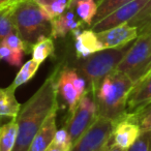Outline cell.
<instances>
[{
	"label": "cell",
	"instance_id": "24",
	"mask_svg": "<svg viewBox=\"0 0 151 151\" xmlns=\"http://www.w3.org/2000/svg\"><path fill=\"white\" fill-rule=\"evenodd\" d=\"M69 0H55L53 2L49 3L46 5H40L44 13L48 17L50 21L57 18L58 16L62 15L65 12V9H68Z\"/></svg>",
	"mask_w": 151,
	"mask_h": 151
},
{
	"label": "cell",
	"instance_id": "30",
	"mask_svg": "<svg viewBox=\"0 0 151 151\" xmlns=\"http://www.w3.org/2000/svg\"><path fill=\"white\" fill-rule=\"evenodd\" d=\"M70 147H66V146H62V145H59L57 143H55L53 141V143L50 145L48 149L46 151H70Z\"/></svg>",
	"mask_w": 151,
	"mask_h": 151
},
{
	"label": "cell",
	"instance_id": "9",
	"mask_svg": "<svg viewBox=\"0 0 151 151\" xmlns=\"http://www.w3.org/2000/svg\"><path fill=\"white\" fill-rule=\"evenodd\" d=\"M147 2L148 0H132L129 3L114 11L101 21L92 24L90 28L95 32H101L122 24L129 23L140 13Z\"/></svg>",
	"mask_w": 151,
	"mask_h": 151
},
{
	"label": "cell",
	"instance_id": "31",
	"mask_svg": "<svg viewBox=\"0 0 151 151\" xmlns=\"http://www.w3.org/2000/svg\"><path fill=\"white\" fill-rule=\"evenodd\" d=\"M149 31H151V19L148 21V23H146L143 27H141L139 29V34L144 33V32H149Z\"/></svg>",
	"mask_w": 151,
	"mask_h": 151
},
{
	"label": "cell",
	"instance_id": "15",
	"mask_svg": "<svg viewBox=\"0 0 151 151\" xmlns=\"http://www.w3.org/2000/svg\"><path fill=\"white\" fill-rule=\"evenodd\" d=\"M81 22L76 19V15L68 11L51 21V35L53 38L64 37L66 34L81 26Z\"/></svg>",
	"mask_w": 151,
	"mask_h": 151
},
{
	"label": "cell",
	"instance_id": "7",
	"mask_svg": "<svg viewBox=\"0 0 151 151\" xmlns=\"http://www.w3.org/2000/svg\"><path fill=\"white\" fill-rule=\"evenodd\" d=\"M99 117L97 106L92 95L87 91L77 107L70 113L64 128L67 130L73 143L78 140Z\"/></svg>",
	"mask_w": 151,
	"mask_h": 151
},
{
	"label": "cell",
	"instance_id": "12",
	"mask_svg": "<svg viewBox=\"0 0 151 151\" xmlns=\"http://www.w3.org/2000/svg\"><path fill=\"white\" fill-rule=\"evenodd\" d=\"M57 110L58 109L53 110L50 113V115L46 118L44 123L38 129L37 134L34 137L32 143L30 144L28 151H46L53 143L55 134L57 132Z\"/></svg>",
	"mask_w": 151,
	"mask_h": 151
},
{
	"label": "cell",
	"instance_id": "28",
	"mask_svg": "<svg viewBox=\"0 0 151 151\" xmlns=\"http://www.w3.org/2000/svg\"><path fill=\"white\" fill-rule=\"evenodd\" d=\"M151 19V0H148V2L145 4V6L141 9V12L129 22L128 24L134 25L136 27H138V30L141 27L145 25L146 23H148V21Z\"/></svg>",
	"mask_w": 151,
	"mask_h": 151
},
{
	"label": "cell",
	"instance_id": "27",
	"mask_svg": "<svg viewBox=\"0 0 151 151\" xmlns=\"http://www.w3.org/2000/svg\"><path fill=\"white\" fill-rule=\"evenodd\" d=\"M2 44H4L5 46L13 49V50L22 53H26L28 51V49H29V46L22 40L21 36L18 34V32H15V33H12L9 35H7L2 40Z\"/></svg>",
	"mask_w": 151,
	"mask_h": 151
},
{
	"label": "cell",
	"instance_id": "2",
	"mask_svg": "<svg viewBox=\"0 0 151 151\" xmlns=\"http://www.w3.org/2000/svg\"><path fill=\"white\" fill-rule=\"evenodd\" d=\"M134 83L123 73L113 71L101 83L94 96L97 114L117 122L127 113V99Z\"/></svg>",
	"mask_w": 151,
	"mask_h": 151
},
{
	"label": "cell",
	"instance_id": "6",
	"mask_svg": "<svg viewBox=\"0 0 151 151\" xmlns=\"http://www.w3.org/2000/svg\"><path fill=\"white\" fill-rule=\"evenodd\" d=\"M116 122L99 116L92 125L73 143L70 151H107L113 144Z\"/></svg>",
	"mask_w": 151,
	"mask_h": 151
},
{
	"label": "cell",
	"instance_id": "26",
	"mask_svg": "<svg viewBox=\"0 0 151 151\" xmlns=\"http://www.w3.org/2000/svg\"><path fill=\"white\" fill-rule=\"evenodd\" d=\"M125 151H151V130L141 132L136 141Z\"/></svg>",
	"mask_w": 151,
	"mask_h": 151
},
{
	"label": "cell",
	"instance_id": "13",
	"mask_svg": "<svg viewBox=\"0 0 151 151\" xmlns=\"http://www.w3.org/2000/svg\"><path fill=\"white\" fill-rule=\"evenodd\" d=\"M141 134V129L132 119L127 116V113L115 124L113 132V144L127 149Z\"/></svg>",
	"mask_w": 151,
	"mask_h": 151
},
{
	"label": "cell",
	"instance_id": "29",
	"mask_svg": "<svg viewBox=\"0 0 151 151\" xmlns=\"http://www.w3.org/2000/svg\"><path fill=\"white\" fill-rule=\"evenodd\" d=\"M54 142L59 145H62V146L70 147V148L73 145L70 136H69V134L67 132V130L65 129V128L57 130L56 134H55V138H54Z\"/></svg>",
	"mask_w": 151,
	"mask_h": 151
},
{
	"label": "cell",
	"instance_id": "1",
	"mask_svg": "<svg viewBox=\"0 0 151 151\" xmlns=\"http://www.w3.org/2000/svg\"><path fill=\"white\" fill-rule=\"evenodd\" d=\"M57 75L58 70L51 73L38 90L21 107L16 118L18 137L14 151H28L30 144L46 118L53 110L58 109Z\"/></svg>",
	"mask_w": 151,
	"mask_h": 151
},
{
	"label": "cell",
	"instance_id": "23",
	"mask_svg": "<svg viewBox=\"0 0 151 151\" xmlns=\"http://www.w3.org/2000/svg\"><path fill=\"white\" fill-rule=\"evenodd\" d=\"M130 1H132V0H101L97 3V12L92 24L101 21V19L109 16L114 11L127 4Z\"/></svg>",
	"mask_w": 151,
	"mask_h": 151
},
{
	"label": "cell",
	"instance_id": "19",
	"mask_svg": "<svg viewBox=\"0 0 151 151\" xmlns=\"http://www.w3.org/2000/svg\"><path fill=\"white\" fill-rule=\"evenodd\" d=\"M14 5L6 4L0 6V42L7 35L17 32L14 22Z\"/></svg>",
	"mask_w": 151,
	"mask_h": 151
},
{
	"label": "cell",
	"instance_id": "14",
	"mask_svg": "<svg viewBox=\"0 0 151 151\" xmlns=\"http://www.w3.org/2000/svg\"><path fill=\"white\" fill-rule=\"evenodd\" d=\"M149 103H151V71L134 85L127 99V112Z\"/></svg>",
	"mask_w": 151,
	"mask_h": 151
},
{
	"label": "cell",
	"instance_id": "11",
	"mask_svg": "<svg viewBox=\"0 0 151 151\" xmlns=\"http://www.w3.org/2000/svg\"><path fill=\"white\" fill-rule=\"evenodd\" d=\"M75 36V49L78 58H86L90 55L105 50L103 44L99 40V36L92 29L80 30L76 29L73 31Z\"/></svg>",
	"mask_w": 151,
	"mask_h": 151
},
{
	"label": "cell",
	"instance_id": "33",
	"mask_svg": "<svg viewBox=\"0 0 151 151\" xmlns=\"http://www.w3.org/2000/svg\"><path fill=\"white\" fill-rule=\"evenodd\" d=\"M36 3H38L40 5H46V4H49V3L53 2L55 0H34ZM70 1V0H69Z\"/></svg>",
	"mask_w": 151,
	"mask_h": 151
},
{
	"label": "cell",
	"instance_id": "4",
	"mask_svg": "<svg viewBox=\"0 0 151 151\" xmlns=\"http://www.w3.org/2000/svg\"><path fill=\"white\" fill-rule=\"evenodd\" d=\"M130 45L115 49H105L90 56L83 58L76 65V70L85 79L88 92L94 99L99 87L104 79L117 69L119 63Z\"/></svg>",
	"mask_w": 151,
	"mask_h": 151
},
{
	"label": "cell",
	"instance_id": "18",
	"mask_svg": "<svg viewBox=\"0 0 151 151\" xmlns=\"http://www.w3.org/2000/svg\"><path fill=\"white\" fill-rule=\"evenodd\" d=\"M18 137V123L16 119L0 126V151H14Z\"/></svg>",
	"mask_w": 151,
	"mask_h": 151
},
{
	"label": "cell",
	"instance_id": "16",
	"mask_svg": "<svg viewBox=\"0 0 151 151\" xmlns=\"http://www.w3.org/2000/svg\"><path fill=\"white\" fill-rule=\"evenodd\" d=\"M16 89L12 85L0 88V118L16 119L22 106L16 99Z\"/></svg>",
	"mask_w": 151,
	"mask_h": 151
},
{
	"label": "cell",
	"instance_id": "20",
	"mask_svg": "<svg viewBox=\"0 0 151 151\" xmlns=\"http://www.w3.org/2000/svg\"><path fill=\"white\" fill-rule=\"evenodd\" d=\"M127 116L140 127L141 132L151 130V103L127 112Z\"/></svg>",
	"mask_w": 151,
	"mask_h": 151
},
{
	"label": "cell",
	"instance_id": "17",
	"mask_svg": "<svg viewBox=\"0 0 151 151\" xmlns=\"http://www.w3.org/2000/svg\"><path fill=\"white\" fill-rule=\"evenodd\" d=\"M75 7L77 15L82 22L91 26L97 12V2L95 0H70L68 9Z\"/></svg>",
	"mask_w": 151,
	"mask_h": 151
},
{
	"label": "cell",
	"instance_id": "25",
	"mask_svg": "<svg viewBox=\"0 0 151 151\" xmlns=\"http://www.w3.org/2000/svg\"><path fill=\"white\" fill-rule=\"evenodd\" d=\"M24 54L25 53L15 51L2 42H0V60L6 61L9 64L13 66H20L22 64Z\"/></svg>",
	"mask_w": 151,
	"mask_h": 151
},
{
	"label": "cell",
	"instance_id": "8",
	"mask_svg": "<svg viewBox=\"0 0 151 151\" xmlns=\"http://www.w3.org/2000/svg\"><path fill=\"white\" fill-rule=\"evenodd\" d=\"M86 85L85 79L75 68L64 67L58 73L56 79L57 92L66 103L69 113L75 110L81 99L88 91Z\"/></svg>",
	"mask_w": 151,
	"mask_h": 151
},
{
	"label": "cell",
	"instance_id": "5",
	"mask_svg": "<svg viewBox=\"0 0 151 151\" xmlns=\"http://www.w3.org/2000/svg\"><path fill=\"white\" fill-rule=\"evenodd\" d=\"M116 70L125 73L134 84L151 70V31L139 34Z\"/></svg>",
	"mask_w": 151,
	"mask_h": 151
},
{
	"label": "cell",
	"instance_id": "22",
	"mask_svg": "<svg viewBox=\"0 0 151 151\" xmlns=\"http://www.w3.org/2000/svg\"><path fill=\"white\" fill-rule=\"evenodd\" d=\"M32 52V58L35 61L40 62L42 64L48 57L54 55L55 52V46L54 42L51 37H45L34 44L31 48Z\"/></svg>",
	"mask_w": 151,
	"mask_h": 151
},
{
	"label": "cell",
	"instance_id": "32",
	"mask_svg": "<svg viewBox=\"0 0 151 151\" xmlns=\"http://www.w3.org/2000/svg\"><path fill=\"white\" fill-rule=\"evenodd\" d=\"M107 151H125V149L121 148V147L117 146V145H115V144H112Z\"/></svg>",
	"mask_w": 151,
	"mask_h": 151
},
{
	"label": "cell",
	"instance_id": "10",
	"mask_svg": "<svg viewBox=\"0 0 151 151\" xmlns=\"http://www.w3.org/2000/svg\"><path fill=\"white\" fill-rule=\"evenodd\" d=\"M96 33L104 48L115 49L125 47L136 40L139 36V30L138 27L126 23Z\"/></svg>",
	"mask_w": 151,
	"mask_h": 151
},
{
	"label": "cell",
	"instance_id": "34",
	"mask_svg": "<svg viewBox=\"0 0 151 151\" xmlns=\"http://www.w3.org/2000/svg\"><path fill=\"white\" fill-rule=\"evenodd\" d=\"M11 2V0H0V6H3V5H6Z\"/></svg>",
	"mask_w": 151,
	"mask_h": 151
},
{
	"label": "cell",
	"instance_id": "21",
	"mask_svg": "<svg viewBox=\"0 0 151 151\" xmlns=\"http://www.w3.org/2000/svg\"><path fill=\"white\" fill-rule=\"evenodd\" d=\"M40 63L35 61L33 58L28 60L27 62H25L22 65L21 69L19 70V73L16 75L15 79H14L13 83H12V86L15 89H17L19 86L27 83L29 80H31L34 77V75L37 71L38 67H40Z\"/></svg>",
	"mask_w": 151,
	"mask_h": 151
},
{
	"label": "cell",
	"instance_id": "3",
	"mask_svg": "<svg viewBox=\"0 0 151 151\" xmlns=\"http://www.w3.org/2000/svg\"><path fill=\"white\" fill-rule=\"evenodd\" d=\"M14 22L21 38L29 47L51 35V21L34 0L14 3Z\"/></svg>",
	"mask_w": 151,
	"mask_h": 151
},
{
	"label": "cell",
	"instance_id": "37",
	"mask_svg": "<svg viewBox=\"0 0 151 151\" xmlns=\"http://www.w3.org/2000/svg\"><path fill=\"white\" fill-rule=\"evenodd\" d=\"M150 71H151V70H150ZM150 71H149V73H150Z\"/></svg>",
	"mask_w": 151,
	"mask_h": 151
},
{
	"label": "cell",
	"instance_id": "36",
	"mask_svg": "<svg viewBox=\"0 0 151 151\" xmlns=\"http://www.w3.org/2000/svg\"><path fill=\"white\" fill-rule=\"evenodd\" d=\"M95 1H96V2H97V3H99V1H101V0H95Z\"/></svg>",
	"mask_w": 151,
	"mask_h": 151
},
{
	"label": "cell",
	"instance_id": "35",
	"mask_svg": "<svg viewBox=\"0 0 151 151\" xmlns=\"http://www.w3.org/2000/svg\"><path fill=\"white\" fill-rule=\"evenodd\" d=\"M18 1H20V0H11V2H9V4H14V3L18 2Z\"/></svg>",
	"mask_w": 151,
	"mask_h": 151
}]
</instances>
